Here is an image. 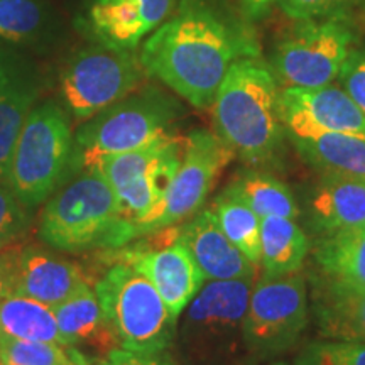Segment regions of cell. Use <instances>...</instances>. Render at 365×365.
I'll return each instance as SVG.
<instances>
[{
  "label": "cell",
  "instance_id": "cell-1",
  "mask_svg": "<svg viewBox=\"0 0 365 365\" xmlns=\"http://www.w3.org/2000/svg\"><path fill=\"white\" fill-rule=\"evenodd\" d=\"M257 54V41L244 26L202 0H182L175 16L145 39L139 58L148 76L196 108H210L230 66Z\"/></svg>",
  "mask_w": 365,
  "mask_h": 365
},
{
  "label": "cell",
  "instance_id": "cell-2",
  "mask_svg": "<svg viewBox=\"0 0 365 365\" xmlns=\"http://www.w3.org/2000/svg\"><path fill=\"white\" fill-rule=\"evenodd\" d=\"M279 91L266 59L245 56L227 71L210 107L215 134L250 166L272 161L282 148Z\"/></svg>",
  "mask_w": 365,
  "mask_h": 365
},
{
  "label": "cell",
  "instance_id": "cell-3",
  "mask_svg": "<svg viewBox=\"0 0 365 365\" xmlns=\"http://www.w3.org/2000/svg\"><path fill=\"white\" fill-rule=\"evenodd\" d=\"M39 237L65 252L118 249L135 239V230L118 215L115 191L98 171L88 170L63 186L41 215Z\"/></svg>",
  "mask_w": 365,
  "mask_h": 365
},
{
  "label": "cell",
  "instance_id": "cell-4",
  "mask_svg": "<svg viewBox=\"0 0 365 365\" xmlns=\"http://www.w3.org/2000/svg\"><path fill=\"white\" fill-rule=\"evenodd\" d=\"M181 112L180 102L156 86L134 91L76 130L70 168L85 171L102 158L154 143L171 134L170 127Z\"/></svg>",
  "mask_w": 365,
  "mask_h": 365
},
{
  "label": "cell",
  "instance_id": "cell-5",
  "mask_svg": "<svg viewBox=\"0 0 365 365\" xmlns=\"http://www.w3.org/2000/svg\"><path fill=\"white\" fill-rule=\"evenodd\" d=\"M103 313L115 331L120 349L163 352L175 340L178 318L148 277L117 262L95 286Z\"/></svg>",
  "mask_w": 365,
  "mask_h": 365
},
{
  "label": "cell",
  "instance_id": "cell-6",
  "mask_svg": "<svg viewBox=\"0 0 365 365\" xmlns=\"http://www.w3.org/2000/svg\"><path fill=\"white\" fill-rule=\"evenodd\" d=\"M73 134L68 113L56 103L31 110L17 140L7 186L27 208L43 203L70 170Z\"/></svg>",
  "mask_w": 365,
  "mask_h": 365
},
{
  "label": "cell",
  "instance_id": "cell-7",
  "mask_svg": "<svg viewBox=\"0 0 365 365\" xmlns=\"http://www.w3.org/2000/svg\"><path fill=\"white\" fill-rule=\"evenodd\" d=\"M304 274H266L250 291L244 319V346L259 360L289 352L309 322Z\"/></svg>",
  "mask_w": 365,
  "mask_h": 365
},
{
  "label": "cell",
  "instance_id": "cell-8",
  "mask_svg": "<svg viewBox=\"0 0 365 365\" xmlns=\"http://www.w3.org/2000/svg\"><path fill=\"white\" fill-rule=\"evenodd\" d=\"M274 46L271 65L282 88H317L339 78L352 51L355 33L349 17L294 21Z\"/></svg>",
  "mask_w": 365,
  "mask_h": 365
},
{
  "label": "cell",
  "instance_id": "cell-9",
  "mask_svg": "<svg viewBox=\"0 0 365 365\" xmlns=\"http://www.w3.org/2000/svg\"><path fill=\"white\" fill-rule=\"evenodd\" d=\"M255 279L208 281L202 286L176 330L186 354L198 360H220L245 350L244 319Z\"/></svg>",
  "mask_w": 365,
  "mask_h": 365
},
{
  "label": "cell",
  "instance_id": "cell-10",
  "mask_svg": "<svg viewBox=\"0 0 365 365\" xmlns=\"http://www.w3.org/2000/svg\"><path fill=\"white\" fill-rule=\"evenodd\" d=\"M145 76L134 49L97 44L68 61L59 88L71 115L83 122L134 93Z\"/></svg>",
  "mask_w": 365,
  "mask_h": 365
},
{
  "label": "cell",
  "instance_id": "cell-11",
  "mask_svg": "<svg viewBox=\"0 0 365 365\" xmlns=\"http://www.w3.org/2000/svg\"><path fill=\"white\" fill-rule=\"evenodd\" d=\"M235 158L234 150L215 132L195 130L185 137L181 164L164 195L150 234L196 215L212 193L217 178Z\"/></svg>",
  "mask_w": 365,
  "mask_h": 365
},
{
  "label": "cell",
  "instance_id": "cell-12",
  "mask_svg": "<svg viewBox=\"0 0 365 365\" xmlns=\"http://www.w3.org/2000/svg\"><path fill=\"white\" fill-rule=\"evenodd\" d=\"M153 240L127 244L115 254L118 262L134 267L153 282L173 317L181 313L205 284V276L190 250L178 239V227L153 232Z\"/></svg>",
  "mask_w": 365,
  "mask_h": 365
},
{
  "label": "cell",
  "instance_id": "cell-13",
  "mask_svg": "<svg viewBox=\"0 0 365 365\" xmlns=\"http://www.w3.org/2000/svg\"><path fill=\"white\" fill-rule=\"evenodd\" d=\"M279 110L289 137H312L330 132L365 135V115L340 85L281 88Z\"/></svg>",
  "mask_w": 365,
  "mask_h": 365
},
{
  "label": "cell",
  "instance_id": "cell-14",
  "mask_svg": "<svg viewBox=\"0 0 365 365\" xmlns=\"http://www.w3.org/2000/svg\"><path fill=\"white\" fill-rule=\"evenodd\" d=\"M178 0H93L85 16L98 44L135 49L173 16Z\"/></svg>",
  "mask_w": 365,
  "mask_h": 365
},
{
  "label": "cell",
  "instance_id": "cell-15",
  "mask_svg": "<svg viewBox=\"0 0 365 365\" xmlns=\"http://www.w3.org/2000/svg\"><path fill=\"white\" fill-rule=\"evenodd\" d=\"M178 239L190 250L207 281L255 279L257 267L223 234L212 210H203L178 227Z\"/></svg>",
  "mask_w": 365,
  "mask_h": 365
},
{
  "label": "cell",
  "instance_id": "cell-16",
  "mask_svg": "<svg viewBox=\"0 0 365 365\" xmlns=\"http://www.w3.org/2000/svg\"><path fill=\"white\" fill-rule=\"evenodd\" d=\"M313 314L327 340L365 344V286L319 272L313 279Z\"/></svg>",
  "mask_w": 365,
  "mask_h": 365
},
{
  "label": "cell",
  "instance_id": "cell-17",
  "mask_svg": "<svg viewBox=\"0 0 365 365\" xmlns=\"http://www.w3.org/2000/svg\"><path fill=\"white\" fill-rule=\"evenodd\" d=\"M88 287L81 269L39 249H21L12 293L56 308Z\"/></svg>",
  "mask_w": 365,
  "mask_h": 365
},
{
  "label": "cell",
  "instance_id": "cell-18",
  "mask_svg": "<svg viewBox=\"0 0 365 365\" xmlns=\"http://www.w3.org/2000/svg\"><path fill=\"white\" fill-rule=\"evenodd\" d=\"M309 220L322 235L365 227V180L322 176L308 202Z\"/></svg>",
  "mask_w": 365,
  "mask_h": 365
},
{
  "label": "cell",
  "instance_id": "cell-19",
  "mask_svg": "<svg viewBox=\"0 0 365 365\" xmlns=\"http://www.w3.org/2000/svg\"><path fill=\"white\" fill-rule=\"evenodd\" d=\"M53 312L68 345L91 346L102 355H108L112 350L120 349L98 296L90 286L71 296L65 303L58 304Z\"/></svg>",
  "mask_w": 365,
  "mask_h": 365
},
{
  "label": "cell",
  "instance_id": "cell-20",
  "mask_svg": "<svg viewBox=\"0 0 365 365\" xmlns=\"http://www.w3.org/2000/svg\"><path fill=\"white\" fill-rule=\"evenodd\" d=\"M289 139L303 161L322 176L365 180V135L330 132Z\"/></svg>",
  "mask_w": 365,
  "mask_h": 365
},
{
  "label": "cell",
  "instance_id": "cell-21",
  "mask_svg": "<svg viewBox=\"0 0 365 365\" xmlns=\"http://www.w3.org/2000/svg\"><path fill=\"white\" fill-rule=\"evenodd\" d=\"M38 90L29 80L6 70L0 80V182L7 185L17 140L33 110Z\"/></svg>",
  "mask_w": 365,
  "mask_h": 365
},
{
  "label": "cell",
  "instance_id": "cell-22",
  "mask_svg": "<svg viewBox=\"0 0 365 365\" xmlns=\"http://www.w3.org/2000/svg\"><path fill=\"white\" fill-rule=\"evenodd\" d=\"M308 252V237L293 218H261V266L264 272H298Z\"/></svg>",
  "mask_w": 365,
  "mask_h": 365
},
{
  "label": "cell",
  "instance_id": "cell-23",
  "mask_svg": "<svg viewBox=\"0 0 365 365\" xmlns=\"http://www.w3.org/2000/svg\"><path fill=\"white\" fill-rule=\"evenodd\" d=\"M0 335L68 345L53 308L29 296L16 293H11L0 303Z\"/></svg>",
  "mask_w": 365,
  "mask_h": 365
},
{
  "label": "cell",
  "instance_id": "cell-24",
  "mask_svg": "<svg viewBox=\"0 0 365 365\" xmlns=\"http://www.w3.org/2000/svg\"><path fill=\"white\" fill-rule=\"evenodd\" d=\"M314 262L327 276L365 286V227L322 235Z\"/></svg>",
  "mask_w": 365,
  "mask_h": 365
},
{
  "label": "cell",
  "instance_id": "cell-25",
  "mask_svg": "<svg viewBox=\"0 0 365 365\" xmlns=\"http://www.w3.org/2000/svg\"><path fill=\"white\" fill-rule=\"evenodd\" d=\"M228 191L247 203L259 217L298 218L299 207L293 191L269 173L249 170L237 175Z\"/></svg>",
  "mask_w": 365,
  "mask_h": 365
},
{
  "label": "cell",
  "instance_id": "cell-26",
  "mask_svg": "<svg viewBox=\"0 0 365 365\" xmlns=\"http://www.w3.org/2000/svg\"><path fill=\"white\" fill-rule=\"evenodd\" d=\"M210 210L223 234L234 242L249 261L261 266V217L228 190L217 196Z\"/></svg>",
  "mask_w": 365,
  "mask_h": 365
},
{
  "label": "cell",
  "instance_id": "cell-27",
  "mask_svg": "<svg viewBox=\"0 0 365 365\" xmlns=\"http://www.w3.org/2000/svg\"><path fill=\"white\" fill-rule=\"evenodd\" d=\"M2 365H90L75 346L0 335Z\"/></svg>",
  "mask_w": 365,
  "mask_h": 365
},
{
  "label": "cell",
  "instance_id": "cell-28",
  "mask_svg": "<svg viewBox=\"0 0 365 365\" xmlns=\"http://www.w3.org/2000/svg\"><path fill=\"white\" fill-rule=\"evenodd\" d=\"M44 21L36 0H0V39L26 41L38 33Z\"/></svg>",
  "mask_w": 365,
  "mask_h": 365
},
{
  "label": "cell",
  "instance_id": "cell-29",
  "mask_svg": "<svg viewBox=\"0 0 365 365\" xmlns=\"http://www.w3.org/2000/svg\"><path fill=\"white\" fill-rule=\"evenodd\" d=\"M294 365H365V344L345 340H318L304 346Z\"/></svg>",
  "mask_w": 365,
  "mask_h": 365
},
{
  "label": "cell",
  "instance_id": "cell-30",
  "mask_svg": "<svg viewBox=\"0 0 365 365\" xmlns=\"http://www.w3.org/2000/svg\"><path fill=\"white\" fill-rule=\"evenodd\" d=\"M277 7L291 21L346 17L362 0H276Z\"/></svg>",
  "mask_w": 365,
  "mask_h": 365
},
{
  "label": "cell",
  "instance_id": "cell-31",
  "mask_svg": "<svg viewBox=\"0 0 365 365\" xmlns=\"http://www.w3.org/2000/svg\"><path fill=\"white\" fill-rule=\"evenodd\" d=\"M26 208L12 190L0 182V250L12 247L26 234L29 227Z\"/></svg>",
  "mask_w": 365,
  "mask_h": 365
},
{
  "label": "cell",
  "instance_id": "cell-32",
  "mask_svg": "<svg viewBox=\"0 0 365 365\" xmlns=\"http://www.w3.org/2000/svg\"><path fill=\"white\" fill-rule=\"evenodd\" d=\"M336 80L365 115V48H352Z\"/></svg>",
  "mask_w": 365,
  "mask_h": 365
},
{
  "label": "cell",
  "instance_id": "cell-33",
  "mask_svg": "<svg viewBox=\"0 0 365 365\" xmlns=\"http://www.w3.org/2000/svg\"><path fill=\"white\" fill-rule=\"evenodd\" d=\"M100 365H175L171 355L163 352H134V350L115 349L105 357Z\"/></svg>",
  "mask_w": 365,
  "mask_h": 365
},
{
  "label": "cell",
  "instance_id": "cell-34",
  "mask_svg": "<svg viewBox=\"0 0 365 365\" xmlns=\"http://www.w3.org/2000/svg\"><path fill=\"white\" fill-rule=\"evenodd\" d=\"M19 254L21 247H9L0 250V303L14 291Z\"/></svg>",
  "mask_w": 365,
  "mask_h": 365
},
{
  "label": "cell",
  "instance_id": "cell-35",
  "mask_svg": "<svg viewBox=\"0 0 365 365\" xmlns=\"http://www.w3.org/2000/svg\"><path fill=\"white\" fill-rule=\"evenodd\" d=\"M274 4L276 0H240L242 12L249 21H261Z\"/></svg>",
  "mask_w": 365,
  "mask_h": 365
},
{
  "label": "cell",
  "instance_id": "cell-36",
  "mask_svg": "<svg viewBox=\"0 0 365 365\" xmlns=\"http://www.w3.org/2000/svg\"><path fill=\"white\" fill-rule=\"evenodd\" d=\"M6 70H7V68L2 65V61H0V80H2L4 75H6Z\"/></svg>",
  "mask_w": 365,
  "mask_h": 365
},
{
  "label": "cell",
  "instance_id": "cell-37",
  "mask_svg": "<svg viewBox=\"0 0 365 365\" xmlns=\"http://www.w3.org/2000/svg\"><path fill=\"white\" fill-rule=\"evenodd\" d=\"M360 9H362V17H364V22H365V0H362V4H360Z\"/></svg>",
  "mask_w": 365,
  "mask_h": 365
},
{
  "label": "cell",
  "instance_id": "cell-38",
  "mask_svg": "<svg viewBox=\"0 0 365 365\" xmlns=\"http://www.w3.org/2000/svg\"><path fill=\"white\" fill-rule=\"evenodd\" d=\"M262 365H287L284 362H269V364H262Z\"/></svg>",
  "mask_w": 365,
  "mask_h": 365
},
{
  "label": "cell",
  "instance_id": "cell-39",
  "mask_svg": "<svg viewBox=\"0 0 365 365\" xmlns=\"http://www.w3.org/2000/svg\"><path fill=\"white\" fill-rule=\"evenodd\" d=\"M0 365H2V360H0Z\"/></svg>",
  "mask_w": 365,
  "mask_h": 365
}]
</instances>
